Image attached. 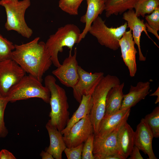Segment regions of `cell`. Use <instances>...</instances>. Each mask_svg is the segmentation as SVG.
<instances>
[{
	"mask_svg": "<svg viewBox=\"0 0 159 159\" xmlns=\"http://www.w3.org/2000/svg\"><path fill=\"white\" fill-rule=\"evenodd\" d=\"M45 86L50 92L49 104L51 110L48 121L61 132L66 127L69 118V105L65 90L56 83L55 77L51 75L44 79Z\"/></svg>",
	"mask_w": 159,
	"mask_h": 159,
	"instance_id": "7a4b0ae2",
	"label": "cell"
},
{
	"mask_svg": "<svg viewBox=\"0 0 159 159\" xmlns=\"http://www.w3.org/2000/svg\"><path fill=\"white\" fill-rule=\"evenodd\" d=\"M79 80L72 88L74 97L80 103L82 95H91L95 88L104 77L103 72L92 73L86 71L78 66Z\"/></svg>",
	"mask_w": 159,
	"mask_h": 159,
	"instance_id": "8fae6325",
	"label": "cell"
},
{
	"mask_svg": "<svg viewBox=\"0 0 159 159\" xmlns=\"http://www.w3.org/2000/svg\"><path fill=\"white\" fill-rule=\"evenodd\" d=\"M150 96H157V98L155 101V104H157L159 102V87H158L156 90L153 93L151 94Z\"/></svg>",
	"mask_w": 159,
	"mask_h": 159,
	"instance_id": "d590c367",
	"label": "cell"
},
{
	"mask_svg": "<svg viewBox=\"0 0 159 159\" xmlns=\"http://www.w3.org/2000/svg\"><path fill=\"white\" fill-rule=\"evenodd\" d=\"M84 0H59V6L63 11L71 15L78 14V10Z\"/></svg>",
	"mask_w": 159,
	"mask_h": 159,
	"instance_id": "83f0119b",
	"label": "cell"
},
{
	"mask_svg": "<svg viewBox=\"0 0 159 159\" xmlns=\"http://www.w3.org/2000/svg\"><path fill=\"white\" fill-rule=\"evenodd\" d=\"M39 37L20 45L14 44L12 59L26 73L42 82L44 74L51 67L52 62L48 51Z\"/></svg>",
	"mask_w": 159,
	"mask_h": 159,
	"instance_id": "6da1fadb",
	"label": "cell"
},
{
	"mask_svg": "<svg viewBox=\"0 0 159 159\" xmlns=\"http://www.w3.org/2000/svg\"><path fill=\"white\" fill-rule=\"evenodd\" d=\"M26 75L21 67L12 59L0 63V95L5 97L11 88Z\"/></svg>",
	"mask_w": 159,
	"mask_h": 159,
	"instance_id": "ba28073f",
	"label": "cell"
},
{
	"mask_svg": "<svg viewBox=\"0 0 159 159\" xmlns=\"http://www.w3.org/2000/svg\"><path fill=\"white\" fill-rule=\"evenodd\" d=\"M130 110V108L120 109L110 115L104 116L95 136L100 138H104L117 127L122 125L127 121Z\"/></svg>",
	"mask_w": 159,
	"mask_h": 159,
	"instance_id": "4fadbf2b",
	"label": "cell"
},
{
	"mask_svg": "<svg viewBox=\"0 0 159 159\" xmlns=\"http://www.w3.org/2000/svg\"><path fill=\"white\" fill-rule=\"evenodd\" d=\"M14 49L15 46L13 43L0 33V63L12 59V52Z\"/></svg>",
	"mask_w": 159,
	"mask_h": 159,
	"instance_id": "4316f807",
	"label": "cell"
},
{
	"mask_svg": "<svg viewBox=\"0 0 159 159\" xmlns=\"http://www.w3.org/2000/svg\"><path fill=\"white\" fill-rule=\"evenodd\" d=\"M138 17L135 15L133 9H131L123 14L122 19L126 21L127 28H129L132 31L133 40L138 47L139 61H145L146 60V57L142 53L140 45V37L142 32H144L149 38L153 41L147 33L144 20H141Z\"/></svg>",
	"mask_w": 159,
	"mask_h": 159,
	"instance_id": "5bb4252c",
	"label": "cell"
},
{
	"mask_svg": "<svg viewBox=\"0 0 159 159\" xmlns=\"http://www.w3.org/2000/svg\"><path fill=\"white\" fill-rule=\"evenodd\" d=\"M9 0V1H14V2L17 1H18V0Z\"/></svg>",
	"mask_w": 159,
	"mask_h": 159,
	"instance_id": "8d00e7d4",
	"label": "cell"
},
{
	"mask_svg": "<svg viewBox=\"0 0 159 159\" xmlns=\"http://www.w3.org/2000/svg\"><path fill=\"white\" fill-rule=\"evenodd\" d=\"M40 156L42 159H54L53 156L51 154L45 151H42Z\"/></svg>",
	"mask_w": 159,
	"mask_h": 159,
	"instance_id": "e575fe53",
	"label": "cell"
},
{
	"mask_svg": "<svg viewBox=\"0 0 159 159\" xmlns=\"http://www.w3.org/2000/svg\"><path fill=\"white\" fill-rule=\"evenodd\" d=\"M50 139V145L46 151L52 155L54 159H62V154L67 148L61 132L48 121L46 125Z\"/></svg>",
	"mask_w": 159,
	"mask_h": 159,
	"instance_id": "ffe728a7",
	"label": "cell"
},
{
	"mask_svg": "<svg viewBox=\"0 0 159 159\" xmlns=\"http://www.w3.org/2000/svg\"><path fill=\"white\" fill-rule=\"evenodd\" d=\"M80 103L78 107L69 118L66 127L61 132L63 135L67 133L76 123L90 114L93 105L91 95H83Z\"/></svg>",
	"mask_w": 159,
	"mask_h": 159,
	"instance_id": "7402d4cb",
	"label": "cell"
},
{
	"mask_svg": "<svg viewBox=\"0 0 159 159\" xmlns=\"http://www.w3.org/2000/svg\"><path fill=\"white\" fill-rule=\"evenodd\" d=\"M151 131L153 137H159V107L157 106L144 118Z\"/></svg>",
	"mask_w": 159,
	"mask_h": 159,
	"instance_id": "484cf974",
	"label": "cell"
},
{
	"mask_svg": "<svg viewBox=\"0 0 159 159\" xmlns=\"http://www.w3.org/2000/svg\"><path fill=\"white\" fill-rule=\"evenodd\" d=\"M81 33L77 26L68 24L60 27L54 34L50 36L45 44L55 66L57 67L61 64L58 59V53L62 52L64 47L72 50L74 45L80 42Z\"/></svg>",
	"mask_w": 159,
	"mask_h": 159,
	"instance_id": "3957f363",
	"label": "cell"
},
{
	"mask_svg": "<svg viewBox=\"0 0 159 159\" xmlns=\"http://www.w3.org/2000/svg\"><path fill=\"white\" fill-rule=\"evenodd\" d=\"M94 133L91 134L84 143L82 148V159H94L93 153Z\"/></svg>",
	"mask_w": 159,
	"mask_h": 159,
	"instance_id": "f1b7e54d",
	"label": "cell"
},
{
	"mask_svg": "<svg viewBox=\"0 0 159 159\" xmlns=\"http://www.w3.org/2000/svg\"><path fill=\"white\" fill-rule=\"evenodd\" d=\"M94 159H122L119 155H108L101 154H93Z\"/></svg>",
	"mask_w": 159,
	"mask_h": 159,
	"instance_id": "1f68e13d",
	"label": "cell"
},
{
	"mask_svg": "<svg viewBox=\"0 0 159 159\" xmlns=\"http://www.w3.org/2000/svg\"><path fill=\"white\" fill-rule=\"evenodd\" d=\"M13 154L6 149H2L0 151V159H16Z\"/></svg>",
	"mask_w": 159,
	"mask_h": 159,
	"instance_id": "836d02e7",
	"label": "cell"
},
{
	"mask_svg": "<svg viewBox=\"0 0 159 159\" xmlns=\"http://www.w3.org/2000/svg\"><path fill=\"white\" fill-rule=\"evenodd\" d=\"M0 97H2L1 96V95H0Z\"/></svg>",
	"mask_w": 159,
	"mask_h": 159,
	"instance_id": "74e56055",
	"label": "cell"
},
{
	"mask_svg": "<svg viewBox=\"0 0 159 159\" xmlns=\"http://www.w3.org/2000/svg\"><path fill=\"white\" fill-rule=\"evenodd\" d=\"M93 133L90 114L74 124L63 135V138L67 147H74L83 143Z\"/></svg>",
	"mask_w": 159,
	"mask_h": 159,
	"instance_id": "30bf717a",
	"label": "cell"
},
{
	"mask_svg": "<svg viewBox=\"0 0 159 159\" xmlns=\"http://www.w3.org/2000/svg\"><path fill=\"white\" fill-rule=\"evenodd\" d=\"M124 83L112 87L107 95L105 110L104 116L110 115L120 109L124 94Z\"/></svg>",
	"mask_w": 159,
	"mask_h": 159,
	"instance_id": "44dd1931",
	"label": "cell"
},
{
	"mask_svg": "<svg viewBox=\"0 0 159 159\" xmlns=\"http://www.w3.org/2000/svg\"><path fill=\"white\" fill-rule=\"evenodd\" d=\"M30 4V0L16 2L7 0L0 1V5L4 7L6 14L5 26L7 31H15L27 38L32 36V30L27 26L24 18L25 11Z\"/></svg>",
	"mask_w": 159,
	"mask_h": 159,
	"instance_id": "5b68a950",
	"label": "cell"
},
{
	"mask_svg": "<svg viewBox=\"0 0 159 159\" xmlns=\"http://www.w3.org/2000/svg\"><path fill=\"white\" fill-rule=\"evenodd\" d=\"M137 0H106V16L109 18L113 15H121L127 10L133 9Z\"/></svg>",
	"mask_w": 159,
	"mask_h": 159,
	"instance_id": "603a6c76",
	"label": "cell"
},
{
	"mask_svg": "<svg viewBox=\"0 0 159 159\" xmlns=\"http://www.w3.org/2000/svg\"><path fill=\"white\" fill-rule=\"evenodd\" d=\"M159 7V0H138L134 7L138 17H145L147 14L152 13Z\"/></svg>",
	"mask_w": 159,
	"mask_h": 159,
	"instance_id": "cb8c5ba5",
	"label": "cell"
},
{
	"mask_svg": "<svg viewBox=\"0 0 159 159\" xmlns=\"http://www.w3.org/2000/svg\"><path fill=\"white\" fill-rule=\"evenodd\" d=\"M135 145L148 155V159H157L153 149L152 132L144 118L137 125L135 132Z\"/></svg>",
	"mask_w": 159,
	"mask_h": 159,
	"instance_id": "9a60e30c",
	"label": "cell"
},
{
	"mask_svg": "<svg viewBox=\"0 0 159 159\" xmlns=\"http://www.w3.org/2000/svg\"><path fill=\"white\" fill-rule=\"evenodd\" d=\"M72 51L70 50L68 56L52 73L63 85L72 88L77 82L79 77L77 71L78 65L76 59L77 48H74L73 55Z\"/></svg>",
	"mask_w": 159,
	"mask_h": 159,
	"instance_id": "9c48e42d",
	"label": "cell"
},
{
	"mask_svg": "<svg viewBox=\"0 0 159 159\" xmlns=\"http://www.w3.org/2000/svg\"><path fill=\"white\" fill-rule=\"evenodd\" d=\"M127 28L126 22L117 27H109L99 16L93 22L89 32L100 45L115 51L120 48L119 40Z\"/></svg>",
	"mask_w": 159,
	"mask_h": 159,
	"instance_id": "52a82bcc",
	"label": "cell"
},
{
	"mask_svg": "<svg viewBox=\"0 0 159 159\" xmlns=\"http://www.w3.org/2000/svg\"><path fill=\"white\" fill-rule=\"evenodd\" d=\"M129 159H143V158L140 154V150L135 145L133 147L132 150L130 155Z\"/></svg>",
	"mask_w": 159,
	"mask_h": 159,
	"instance_id": "d6a6232c",
	"label": "cell"
},
{
	"mask_svg": "<svg viewBox=\"0 0 159 159\" xmlns=\"http://www.w3.org/2000/svg\"><path fill=\"white\" fill-rule=\"evenodd\" d=\"M135 132L127 122L120 127L117 135L120 155L122 159L130 155L135 145Z\"/></svg>",
	"mask_w": 159,
	"mask_h": 159,
	"instance_id": "d6986e66",
	"label": "cell"
},
{
	"mask_svg": "<svg viewBox=\"0 0 159 159\" xmlns=\"http://www.w3.org/2000/svg\"><path fill=\"white\" fill-rule=\"evenodd\" d=\"M50 92L42 82L33 76L25 75L9 90L5 97L9 102H13L32 98L42 99L46 103L49 102Z\"/></svg>",
	"mask_w": 159,
	"mask_h": 159,
	"instance_id": "277c9868",
	"label": "cell"
},
{
	"mask_svg": "<svg viewBox=\"0 0 159 159\" xmlns=\"http://www.w3.org/2000/svg\"><path fill=\"white\" fill-rule=\"evenodd\" d=\"M86 0L87 4L86 11L80 19V21L85 24V26L80 34V42L89 32L93 22L105 9L106 0Z\"/></svg>",
	"mask_w": 159,
	"mask_h": 159,
	"instance_id": "e0dca14e",
	"label": "cell"
},
{
	"mask_svg": "<svg viewBox=\"0 0 159 159\" xmlns=\"http://www.w3.org/2000/svg\"><path fill=\"white\" fill-rule=\"evenodd\" d=\"M120 84L117 77L107 74L101 80L92 94L93 105L90 116L95 134L97 133L100 122L105 115L106 97L109 91Z\"/></svg>",
	"mask_w": 159,
	"mask_h": 159,
	"instance_id": "8992f818",
	"label": "cell"
},
{
	"mask_svg": "<svg viewBox=\"0 0 159 159\" xmlns=\"http://www.w3.org/2000/svg\"><path fill=\"white\" fill-rule=\"evenodd\" d=\"M9 102L5 97H0V137L5 138L8 133L4 120V112L6 105Z\"/></svg>",
	"mask_w": 159,
	"mask_h": 159,
	"instance_id": "f546056e",
	"label": "cell"
},
{
	"mask_svg": "<svg viewBox=\"0 0 159 159\" xmlns=\"http://www.w3.org/2000/svg\"><path fill=\"white\" fill-rule=\"evenodd\" d=\"M123 60L127 67L130 76L133 77L136 73V55L137 52L131 30L126 31L119 42Z\"/></svg>",
	"mask_w": 159,
	"mask_h": 159,
	"instance_id": "7c38bea8",
	"label": "cell"
},
{
	"mask_svg": "<svg viewBox=\"0 0 159 159\" xmlns=\"http://www.w3.org/2000/svg\"><path fill=\"white\" fill-rule=\"evenodd\" d=\"M150 84L148 81L139 82L135 86L131 85L129 92L124 95L120 109L131 108L144 99L149 93Z\"/></svg>",
	"mask_w": 159,
	"mask_h": 159,
	"instance_id": "ac0fdd59",
	"label": "cell"
},
{
	"mask_svg": "<svg viewBox=\"0 0 159 159\" xmlns=\"http://www.w3.org/2000/svg\"><path fill=\"white\" fill-rule=\"evenodd\" d=\"M147 22L145 23L147 31L153 34L159 40L158 32L159 30V7L156 9L150 14L145 15Z\"/></svg>",
	"mask_w": 159,
	"mask_h": 159,
	"instance_id": "d4e9b609",
	"label": "cell"
},
{
	"mask_svg": "<svg viewBox=\"0 0 159 159\" xmlns=\"http://www.w3.org/2000/svg\"><path fill=\"white\" fill-rule=\"evenodd\" d=\"M121 126L117 127L104 138H100L95 136L93 154L117 155L121 157L119 153L117 142L118 133Z\"/></svg>",
	"mask_w": 159,
	"mask_h": 159,
	"instance_id": "2e32d148",
	"label": "cell"
},
{
	"mask_svg": "<svg viewBox=\"0 0 159 159\" xmlns=\"http://www.w3.org/2000/svg\"><path fill=\"white\" fill-rule=\"evenodd\" d=\"M83 143L77 146L67 147L64 151L68 159H81Z\"/></svg>",
	"mask_w": 159,
	"mask_h": 159,
	"instance_id": "4dcf8cb0",
	"label": "cell"
}]
</instances>
